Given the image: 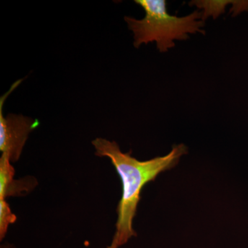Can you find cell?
<instances>
[{
	"label": "cell",
	"instance_id": "obj_1",
	"mask_svg": "<svg viewBox=\"0 0 248 248\" xmlns=\"http://www.w3.org/2000/svg\"><path fill=\"white\" fill-rule=\"evenodd\" d=\"M92 144L95 148L96 155L110 159L122 179V196L117 208V231L113 237L120 247L136 236L133 221L143 187L154 181L160 173L174 168L183 155L187 153V148L184 144L177 145L164 156L141 161L133 157L130 152H122L115 141L97 138L93 140Z\"/></svg>",
	"mask_w": 248,
	"mask_h": 248
},
{
	"label": "cell",
	"instance_id": "obj_2",
	"mask_svg": "<svg viewBox=\"0 0 248 248\" xmlns=\"http://www.w3.org/2000/svg\"><path fill=\"white\" fill-rule=\"evenodd\" d=\"M144 9L146 16L141 19L125 16L124 20L134 34V46L155 42L160 53H166L175 46L174 40H186L188 34L205 35L203 12L196 10L185 17L171 16L167 12L166 0H135Z\"/></svg>",
	"mask_w": 248,
	"mask_h": 248
},
{
	"label": "cell",
	"instance_id": "obj_3",
	"mask_svg": "<svg viewBox=\"0 0 248 248\" xmlns=\"http://www.w3.org/2000/svg\"><path fill=\"white\" fill-rule=\"evenodd\" d=\"M22 81H16L0 99V151L9 156L11 162L20 158L29 134L40 125L38 120L31 117L16 114H9L5 117L3 114L5 100Z\"/></svg>",
	"mask_w": 248,
	"mask_h": 248
},
{
	"label": "cell",
	"instance_id": "obj_4",
	"mask_svg": "<svg viewBox=\"0 0 248 248\" xmlns=\"http://www.w3.org/2000/svg\"><path fill=\"white\" fill-rule=\"evenodd\" d=\"M15 170L7 155L2 153L0 158V200L30 192L36 185L34 180H16Z\"/></svg>",
	"mask_w": 248,
	"mask_h": 248
},
{
	"label": "cell",
	"instance_id": "obj_5",
	"mask_svg": "<svg viewBox=\"0 0 248 248\" xmlns=\"http://www.w3.org/2000/svg\"><path fill=\"white\" fill-rule=\"evenodd\" d=\"M16 216L11 212L5 200H0V239H4L10 225L16 221Z\"/></svg>",
	"mask_w": 248,
	"mask_h": 248
},
{
	"label": "cell",
	"instance_id": "obj_6",
	"mask_svg": "<svg viewBox=\"0 0 248 248\" xmlns=\"http://www.w3.org/2000/svg\"><path fill=\"white\" fill-rule=\"evenodd\" d=\"M119 247H120V246H119L117 240H116L115 238H113L112 243H111L110 246H108L107 248H118Z\"/></svg>",
	"mask_w": 248,
	"mask_h": 248
}]
</instances>
